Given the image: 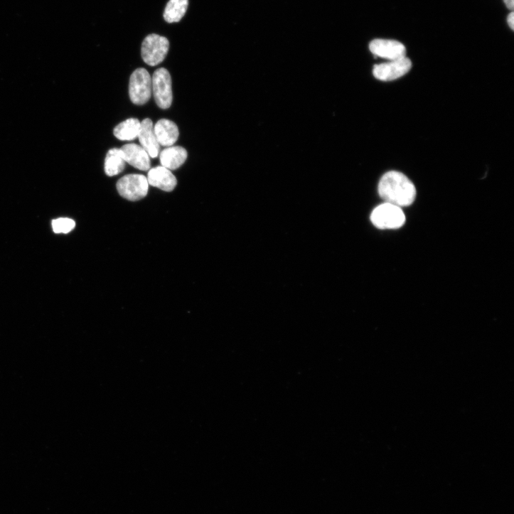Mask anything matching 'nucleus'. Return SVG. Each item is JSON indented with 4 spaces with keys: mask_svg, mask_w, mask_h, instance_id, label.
<instances>
[{
    "mask_svg": "<svg viewBox=\"0 0 514 514\" xmlns=\"http://www.w3.org/2000/svg\"><path fill=\"white\" fill-rule=\"evenodd\" d=\"M154 131L158 143L163 146H171L178 140L179 129L173 121L166 119L159 120L154 125Z\"/></svg>",
    "mask_w": 514,
    "mask_h": 514,
    "instance_id": "nucleus-10",
    "label": "nucleus"
},
{
    "mask_svg": "<svg viewBox=\"0 0 514 514\" xmlns=\"http://www.w3.org/2000/svg\"><path fill=\"white\" fill-rule=\"evenodd\" d=\"M141 146L148 153L150 157L156 158L159 154L160 145L156 138L153 122L150 119H144L140 124L138 135Z\"/></svg>",
    "mask_w": 514,
    "mask_h": 514,
    "instance_id": "nucleus-12",
    "label": "nucleus"
},
{
    "mask_svg": "<svg viewBox=\"0 0 514 514\" xmlns=\"http://www.w3.org/2000/svg\"><path fill=\"white\" fill-rule=\"evenodd\" d=\"M412 68V61L405 57L375 65L373 75L380 81H393L407 75Z\"/></svg>",
    "mask_w": 514,
    "mask_h": 514,
    "instance_id": "nucleus-7",
    "label": "nucleus"
},
{
    "mask_svg": "<svg viewBox=\"0 0 514 514\" xmlns=\"http://www.w3.org/2000/svg\"><path fill=\"white\" fill-rule=\"evenodd\" d=\"M121 150L126 162L141 171L149 170L151 166L149 155L141 146L127 144L124 145Z\"/></svg>",
    "mask_w": 514,
    "mask_h": 514,
    "instance_id": "nucleus-11",
    "label": "nucleus"
},
{
    "mask_svg": "<svg viewBox=\"0 0 514 514\" xmlns=\"http://www.w3.org/2000/svg\"><path fill=\"white\" fill-rule=\"evenodd\" d=\"M117 189L123 198L135 202L144 198L149 191V183L145 176L128 175L117 183Z\"/></svg>",
    "mask_w": 514,
    "mask_h": 514,
    "instance_id": "nucleus-6",
    "label": "nucleus"
},
{
    "mask_svg": "<svg viewBox=\"0 0 514 514\" xmlns=\"http://www.w3.org/2000/svg\"><path fill=\"white\" fill-rule=\"evenodd\" d=\"M371 221L379 229L395 230L405 225L406 217L401 208L385 203L374 210Z\"/></svg>",
    "mask_w": 514,
    "mask_h": 514,
    "instance_id": "nucleus-2",
    "label": "nucleus"
},
{
    "mask_svg": "<svg viewBox=\"0 0 514 514\" xmlns=\"http://www.w3.org/2000/svg\"><path fill=\"white\" fill-rule=\"evenodd\" d=\"M125 162L121 149H111L107 152L105 161L106 175L109 177L118 176L124 171Z\"/></svg>",
    "mask_w": 514,
    "mask_h": 514,
    "instance_id": "nucleus-14",
    "label": "nucleus"
},
{
    "mask_svg": "<svg viewBox=\"0 0 514 514\" xmlns=\"http://www.w3.org/2000/svg\"><path fill=\"white\" fill-rule=\"evenodd\" d=\"M188 155L184 147L169 146L161 151L159 160L162 166L169 170H176L186 162Z\"/></svg>",
    "mask_w": 514,
    "mask_h": 514,
    "instance_id": "nucleus-13",
    "label": "nucleus"
},
{
    "mask_svg": "<svg viewBox=\"0 0 514 514\" xmlns=\"http://www.w3.org/2000/svg\"><path fill=\"white\" fill-rule=\"evenodd\" d=\"M507 23L510 28L513 31L514 29V14L512 11L507 18Z\"/></svg>",
    "mask_w": 514,
    "mask_h": 514,
    "instance_id": "nucleus-18",
    "label": "nucleus"
},
{
    "mask_svg": "<svg viewBox=\"0 0 514 514\" xmlns=\"http://www.w3.org/2000/svg\"><path fill=\"white\" fill-rule=\"evenodd\" d=\"M168 49L169 42L165 37L151 34L145 38L141 45L142 60L149 66H156L164 60Z\"/></svg>",
    "mask_w": 514,
    "mask_h": 514,
    "instance_id": "nucleus-3",
    "label": "nucleus"
},
{
    "mask_svg": "<svg viewBox=\"0 0 514 514\" xmlns=\"http://www.w3.org/2000/svg\"><path fill=\"white\" fill-rule=\"evenodd\" d=\"M152 92L157 106L166 109L173 103V95L171 88V78L165 68L157 69L151 78Z\"/></svg>",
    "mask_w": 514,
    "mask_h": 514,
    "instance_id": "nucleus-5",
    "label": "nucleus"
},
{
    "mask_svg": "<svg viewBox=\"0 0 514 514\" xmlns=\"http://www.w3.org/2000/svg\"><path fill=\"white\" fill-rule=\"evenodd\" d=\"M503 2L507 9L513 11L514 8V0H503Z\"/></svg>",
    "mask_w": 514,
    "mask_h": 514,
    "instance_id": "nucleus-19",
    "label": "nucleus"
},
{
    "mask_svg": "<svg viewBox=\"0 0 514 514\" xmlns=\"http://www.w3.org/2000/svg\"><path fill=\"white\" fill-rule=\"evenodd\" d=\"M152 92L151 77L146 70L136 69L129 80V94L132 103L137 105L146 104Z\"/></svg>",
    "mask_w": 514,
    "mask_h": 514,
    "instance_id": "nucleus-4",
    "label": "nucleus"
},
{
    "mask_svg": "<svg viewBox=\"0 0 514 514\" xmlns=\"http://www.w3.org/2000/svg\"><path fill=\"white\" fill-rule=\"evenodd\" d=\"M141 122L130 118L119 124L114 129V135L122 141H131L138 137Z\"/></svg>",
    "mask_w": 514,
    "mask_h": 514,
    "instance_id": "nucleus-16",
    "label": "nucleus"
},
{
    "mask_svg": "<svg viewBox=\"0 0 514 514\" xmlns=\"http://www.w3.org/2000/svg\"><path fill=\"white\" fill-rule=\"evenodd\" d=\"M371 53L376 57L395 60L406 57L407 49L400 42L393 40L376 39L370 44Z\"/></svg>",
    "mask_w": 514,
    "mask_h": 514,
    "instance_id": "nucleus-8",
    "label": "nucleus"
},
{
    "mask_svg": "<svg viewBox=\"0 0 514 514\" xmlns=\"http://www.w3.org/2000/svg\"><path fill=\"white\" fill-rule=\"evenodd\" d=\"M189 0H169L166 6L163 17L168 23H179L186 16Z\"/></svg>",
    "mask_w": 514,
    "mask_h": 514,
    "instance_id": "nucleus-15",
    "label": "nucleus"
},
{
    "mask_svg": "<svg viewBox=\"0 0 514 514\" xmlns=\"http://www.w3.org/2000/svg\"><path fill=\"white\" fill-rule=\"evenodd\" d=\"M146 179L149 186L168 193L173 191L178 185L173 173L162 166L149 169Z\"/></svg>",
    "mask_w": 514,
    "mask_h": 514,
    "instance_id": "nucleus-9",
    "label": "nucleus"
},
{
    "mask_svg": "<svg viewBox=\"0 0 514 514\" xmlns=\"http://www.w3.org/2000/svg\"><path fill=\"white\" fill-rule=\"evenodd\" d=\"M378 192L385 203L408 207L415 200L417 191L413 183L403 173L390 171L381 178Z\"/></svg>",
    "mask_w": 514,
    "mask_h": 514,
    "instance_id": "nucleus-1",
    "label": "nucleus"
},
{
    "mask_svg": "<svg viewBox=\"0 0 514 514\" xmlns=\"http://www.w3.org/2000/svg\"><path fill=\"white\" fill-rule=\"evenodd\" d=\"M75 222L69 218H59L52 223L53 231L56 234H68L75 227Z\"/></svg>",
    "mask_w": 514,
    "mask_h": 514,
    "instance_id": "nucleus-17",
    "label": "nucleus"
}]
</instances>
